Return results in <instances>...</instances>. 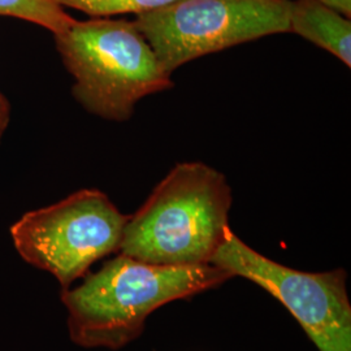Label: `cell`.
I'll use <instances>...</instances> for the list:
<instances>
[{"instance_id": "6da1fadb", "label": "cell", "mask_w": 351, "mask_h": 351, "mask_svg": "<svg viewBox=\"0 0 351 351\" xmlns=\"http://www.w3.org/2000/svg\"><path fill=\"white\" fill-rule=\"evenodd\" d=\"M232 275L213 264L158 265L119 254L82 284L63 289L68 329L75 345L119 350L138 339L162 306L224 284Z\"/></svg>"}, {"instance_id": "7a4b0ae2", "label": "cell", "mask_w": 351, "mask_h": 351, "mask_svg": "<svg viewBox=\"0 0 351 351\" xmlns=\"http://www.w3.org/2000/svg\"><path fill=\"white\" fill-rule=\"evenodd\" d=\"M232 202L221 172L202 162L176 164L129 215L119 251L158 265L211 264L230 230Z\"/></svg>"}, {"instance_id": "3957f363", "label": "cell", "mask_w": 351, "mask_h": 351, "mask_svg": "<svg viewBox=\"0 0 351 351\" xmlns=\"http://www.w3.org/2000/svg\"><path fill=\"white\" fill-rule=\"evenodd\" d=\"M68 72L73 97L86 111L126 121L145 97L173 88L150 43L133 21L94 17L53 36Z\"/></svg>"}, {"instance_id": "277c9868", "label": "cell", "mask_w": 351, "mask_h": 351, "mask_svg": "<svg viewBox=\"0 0 351 351\" xmlns=\"http://www.w3.org/2000/svg\"><path fill=\"white\" fill-rule=\"evenodd\" d=\"M129 215L101 190L84 189L27 213L11 226L13 245L26 263L55 277L62 288L119 251Z\"/></svg>"}, {"instance_id": "5b68a950", "label": "cell", "mask_w": 351, "mask_h": 351, "mask_svg": "<svg viewBox=\"0 0 351 351\" xmlns=\"http://www.w3.org/2000/svg\"><path fill=\"white\" fill-rule=\"evenodd\" d=\"M291 0H178L136 16L164 71L261 38L289 33Z\"/></svg>"}, {"instance_id": "8992f818", "label": "cell", "mask_w": 351, "mask_h": 351, "mask_svg": "<svg viewBox=\"0 0 351 351\" xmlns=\"http://www.w3.org/2000/svg\"><path fill=\"white\" fill-rule=\"evenodd\" d=\"M211 264L259 285L294 316L319 351H351L348 274L301 272L251 249L230 229Z\"/></svg>"}, {"instance_id": "52a82bcc", "label": "cell", "mask_w": 351, "mask_h": 351, "mask_svg": "<svg viewBox=\"0 0 351 351\" xmlns=\"http://www.w3.org/2000/svg\"><path fill=\"white\" fill-rule=\"evenodd\" d=\"M289 33H294L330 52L350 68V17L319 0H291Z\"/></svg>"}, {"instance_id": "ba28073f", "label": "cell", "mask_w": 351, "mask_h": 351, "mask_svg": "<svg viewBox=\"0 0 351 351\" xmlns=\"http://www.w3.org/2000/svg\"><path fill=\"white\" fill-rule=\"evenodd\" d=\"M0 16L37 24L53 36L62 34L75 23L56 0H0Z\"/></svg>"}, {"instance_id": "9c48e42d", "label": "cell", "mask_w": 351, "mask_h": 351, "mask_svg": "<svg viewBox=\"0 0 351 351\" xmlns=\"http://www.w3.org/2000/svg\"><path fill=\"white\" fill-rule=\"evenodd\" d=\"M63 8H73L94 17L143 14L168 7L178 0H56Z\"/></svg>"}, {"instance_id": "30bf717a", "label": "cell", "mask_w": 351, "mask_h": 351, "mask_svg": "<svg viewBox=\"0 0 351 351\" xmlns=\"http://www.w3.org/2000/svg\"><path fill=\"white\" fill-rule=\"evenodd\" d=\"M10 114H11L10 103L0 91V141L3 138V134L5 133V129L10 124Z\"/></svg>"}, {"instance_id": "8fae6325", "label": "cell", "mask_w": 351, "mask_h": 351, "mask_svg": "<svg viewBox=\"0 0 351 351\" xmlns=\"http://www.w3.org/2000/svg\"><path fill=\"white\" fill-rule=\"evenodd\" d=\"M324 3L328 7L336 10L337 12L342 13L346 17L351 16V0H319Z\"/></svg>"}]
</instances>
